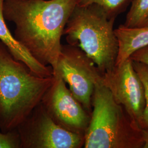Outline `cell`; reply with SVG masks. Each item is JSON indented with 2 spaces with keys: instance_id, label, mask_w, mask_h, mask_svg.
<instances>
[{
  "instance_id": "cell-1",
  "label": "cell",
  "mask_w": 148,
  "mask_h": 148,
  "mask_svg": "<svg viewBox=\"0 0 148 148\" xmlns=\"http://www.w3.org/2000/svg\"><path fill=\"white\" fill-rule=\"evenodd\" d=\"M78 0H5V21L15 25L14 37L39 63L55 70L64 30Z\"/></svg>"
},
{
  "instance_id": "cell-2",
  "label": "cell",
  "mask_w": 148,
  "mask_h": 148,
  "mask_svg": "<svg viewBox=\"0 0 148 148\" xmlns=\"http://www.w3.org/2000/svg\"><path fill=\"white\" fill-rule=\"evenodd\" d=\"M54 77L33 74L0 41V130H16L42 101Z\"/></svg>"
},
{
  "instance_id": "cell-3",
  "label": "cell",
  "mask_w": 148,
  "mask_h": 148,
  "mask_svg": "<svg viewBox=\"0 0 148 148\" xmlns=\"http://www.w3.org/2000/svg\"><path fill=\"white\" fill-rule=\"evenodd\" d=\"M115 19L99 5H77L64 30L68 43L82 50L102 75L113 69L116 60L119 46Z\"/></svg>"
},
{
  "instance_id": "cell-4",
  "label": "cell",
  "mask_w": 148,
  "mask_h": 148,
  "mask_svg": "<svg viewBox=\"0 0 148 148\" xmlns=\"http://www.w3.org/2000/svg\"><path fill=\"white\" fill-rule=\"evenodd\" d=\"M85 148H142L143 131L102 82L95 85Z\"/></svg>"
},
{
  "instance_id": "cell-5",
  "label": "cell",
  "mask_w": 148,
  "mask_h": 148,
  "mask_svg": "<svg viewBox=\"0 0 148 148\" xmlns=\"http://www.w3.org/2000/svg\"><path fill=\"white\" fill-rule=\"evenodd\" d=\"M53 75H58L68 84L74 97L90 114L95 87L103 79L95 63L79 47L62 45Z\"/></svg>"
},
{
  "instance_id": "cell-6",
  "label": "cell",
  "mask_w": 148,
  "mask_h": 148,
  "mask_svg": "<svg viewBox=\"0 0 148 148\" xmlns=\"http://www.w3.org/2000/svg\"><path fill=\"white\" fill-rule=\"evenodd\" d=\"M21 148H79L85 136L59 125L41 103L16 129Z\"/></svg>"
},
{
  "instance_id": "cell-7",
  "label": "cell",
  "mask_w": 148,
  "mask_h": 148,
  "mask_svg": "<svg viewBox=\"0 0 148 148\" xmlns=\"http://www.w3.org/2000/svg\"><path fill=\"white\" fill-rule=\"evenodd\" d=\"M102 82L111 92L117 103L142 129L145 101L143 83L134 69L132 60L127 59L121 64L103 75Z\"/></svg>"
},
{
  "instance_id": "cell-8",
  "label": "cell",
  "mask_w": 148,
  "mask_h": 148,
  "mask_svg": "<svg viewBox=\"0 0 148 148\" xmlns=\"http://www.w3.org/2000/svg\"><path fill=\"white\" fill-rule=\"evenodd\" d=\"M43 98L41 103L59 125L72 132L85 136L90 114L85 110L58 75Z\"/></svg>"
},
{
  "instance_id": "cell-9",
  "label": "cell",
  "mask_w": 148,
  "mask_h": 148,
  "mask_svg": "<svg viewBox=\"0 0 148 148\" xmlns=\"http://www.w3.org/2000/svg\"><path fill=\"white\" fill-rule=\"evenodd\" d=\"M0 0V41L5 44L16 60L25 64L33 74L41 77L53 76L52 68L39 63L18 42L11 34L3 16V2Z\"/></svg>"
},
{
  "instance_id": "cell-10",
  "label": "cell",
  "mask_w": 148,
  "mask_h": 148,
  "mask_svg": "<svg viewBox=\"0 0 148 148\" xmlns=\"http://www.w3.org/2000/svg\"><path fill=\"white\" fill-rule=\"evenodd\" d=\"M118 54L115 66L123 63L138 49L148 46V27H128L121 25L115 29Z\"/></svg>"
},
{
  "instance_id": "cell-11",
  "label": "cell",
  "mask_w": 148,
  "mask_h": 148,
  "mask_svg": "<svg viewBox=\"0 0 148 148\" xmlns=\"http://www.w3.org/2000/svg\"><path fill=\"white\" fill-rule=\"evenodd\" d=\"M148 16V0H133L125 23L128 27H142Z\"/></svg>"
},
{
  "instance_id": "cell-12",
  "label": "cell",
  "mask_w": 148,
  "mask_h": 148,
  "mask_svg": "<svg viewBox=\"0 0 148 148\" xmlns=\"http://www.w3.org/2000/svg\"><path fill=\"white\" fill-rule=\"evenodd\" d=\"M128 0H78V5H99L111 18H115Z\"/></svg>"
},
{
  "instance_id": "cell-13",
  "label": "cell",
  "mask_w": 148,
  "mask_h": 148,
  "mask_svg": "<svg viewBox=\"0 0 148 148\" xmlns=\"http://www.w3.org/2000/svg\"><path fill=\"white\" fill-rule=\"evenodd\" d=\"M133 65L134 69L141 79L144 88L145 104L142 120L143 129L148 126V65L145 64L134 61H133Z\"/></svg>"
},
{
  "instance_id": "cell-14",
  "label": "cell",
  "mask_w": 148,
  "mask_h": 148,
  "mask_svg": "<svg viewBox=\"0 0 148 148\" xmlns=\"http://www.w3.org/2000/svg\"><path fill=\"white\" fill-rule=\"evenodd\" d=\"M0 148H21L20 137L16 130L8 132L0 131Z\"/></svg>"
},
{
  "instance_id": "cell-15",
  "label": "cell",
  "mask_w": 148,
  "mask_h": 148,
  "mask_svg": "<svg viewBox=\"0 0 148 148\" xmlns=\"http://www.w3.org/2000/svg\"><path fill=\"white\" fill-rule=\"evenodd\" d=\"M130 58L133 61L145 64L148 65V46L136 51L131 55Z\"/></svg>"
},
{
  "instance_id": "cell-16",
  "label": "cell",
  "mask_w": 148,
  "mask_h": 148,
  "mask_svg": "<svg viewBox=\"0 0 148 148\" xmlns=\"http://www.w3.org/2000/svg\"><path fill=\"white\" fill-rule=\"evenodd\" d=\"M144 145L143 148H148V126L142 129Z\"/></svg>"
},
{
  "instance_id": "cell-17",
  "label": "cell",
  "mask_w": 148,
  "mask_h": 148,
  "mask_svg": "<svg viewBox=\"0 0 148 148\" xmlns=\"http://www.w3.org/2000/svg\"><path fill=\"white\" fill-rule=\"evenodd\" d=\"M142 27H148V16L147 17V18L146 19V20L144 22Z\"/></svg>"
}]
</instances>
